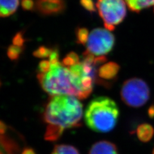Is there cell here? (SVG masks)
I'll return each instance as SVG.
<instances>
[{
	"mask_svg": "<svg viewBox=\"0 0 154 154\" xmlns=\"http://www.w3.org/2000/svg\"><path fill=\"white\" fill-rule=\"evenodd\" d=\"M83 116V105L74 96L62 94L51 96L43 114L47 124L45 139L55 141L66 129L79 127Z\"/></svg>",
	"mask_w": 154,
	"mask_h": 154,
	"instance_id": "cell-1",
	"label": "cell"
},
{
	"mask_svg": "<svg viewBox=\"0 0 154 154\" xmlns=\"http://www.w3.org/2000/svg\"><path fill=\"white\" fill-rule=\"evenodd\" d=\"M119 116V110L113 100L107 96H98L87 106L84 121L93 131L107 133L114 128Z\"/></svg>",
	"mask_w": 154,
	"mask_h": 154,
	"instance_id": "cell-2",
	"label": "cell"
},
{
	"mask_svg": "<svg viewBox=\"0 0 154 154\" xmlns=\"http://www.w3.org/2000/svg\"><path fill=\"white\" fill-rule=\"evenodd\" d=\"M37 80L42 89L51 96L67 94L81 100V95L72 83L70 72L61 62L51 64L50 71L38 73Z\"/></svg>",
	"mask_w": 154,
	"mask_h": 154,
	"instance_id": "cell-3",
	"label": "cell"
},
{
	"mask_svg": "<svg viewBox=\"0 0 154 154\" xmlns=\"http://www.w3.org/2000/svg\"><path fill=\"white\" fill-rule=\"evenodd\" d=\"M121 98L127 105L139 108L145 104L150 98V88L143 80L131 78L123 83L121 89Z\"/></svg>",
	"mask_w": 154,
	"mask_h": 154,
	"instance_id": "cell-4",
	"label": "cell"
},
{
	"mask_svg": "<svg viewBox=\"0 0 154 154\" xmlns=\"http://www.w3.org/2000/svg\"><path fill=\"white\" fill-rule=\"evenodd\" d=\"M96 7L105 29L109 31H113L127 15L125 0H97Z\"/></svg>",
	"mask_w": 154,
	"mask_h": 154,
	"instance_id": "cell-5",
	"label": "cell"
},
{
	"mask_svg": "<svg viewBox=\"0 0 154 154\" xmlns=\"http://www.w3.org/2000/svg\"><path fill=\"white\" fill-rule=\"evenodd\" d=\"M115 37L110 31L102 28L93 29L89 33L87 50L97 56H105L112 51Z\"/></svg>",
	"mask_w": 154,
	"mask_h": 154,
	"instance_id": "cell-6",
	"label": "cell"
},
{
	"mask_svg": "<svg viewBox=\"0 0 154 154\" xmlns=\"http://www.w3.org/2000/svg\"><path fill=\"white\" fill-rule=\"evenodd\" d=\"M35 10L42 16H57L66 9L64 0H35Z\"/></svg>",
	"mask_w": 154,
	"mask_h": 154,
	"instance_id": "cell-7",
	"label": "cell"
},
{
	"mask_svg": "<svg viewBox=\"0 0 154 154\" xmlns=\"http://www.w3.org/2000/svg\"><path fill=\"white\" fill-rule=\"evenodd\" d=\"M120 66L114 62H106L97 70V83L108 87V80H112L118 75Z\"/></svg>",
	"mask_w": 154,
	"mask_h": 154,
	"instance_id": "cell-8",
	"label": "cell"
},
{
	"mask_svg": "<svg viewBox=\"0 0 154 154\" xmlns=\"http://www.w3.org/2000/svg\"><path fill=\"white\" fill-rule=\"evenodd\" d=\"M89 154H119V153L114 143L107 141H101L91 146Z\"/></svg>",
	"mask_w": 154,
	"mask_h": 154,
	"instance_id": "cell-9",
	"label": "cell"
},
{
	"mask_svg": "<svg viewBox=\"0 0 154 154\" xmlns=\"http://www.w3.org/2000/svg\"><path fill=\"white\" fill-rule=\"evenodd\" d=\"M19 5V0H0V17H6L15 13Z\"/></svg>",
	"mask_w": 154,
	"mask_h": 154,
	"instance_id": "cell-10",
	"label": "cell"
},
{
	"mask_svg": "<svg viewBox=\"0 0 154 154\" xmlns=\"http://www.w3.org/2000/svg\"><path fill=\"white\" fill-rule=\"evenodd\" d=\"M138 139L143 143H147L152 139L154 135V128L151 125L143 123L139 125L136 130Z\"/></svg>",
	"mask_w": 154,
	"mask_h": 154,
	"instance_id": "cell-11",
	"label": "cell"
},
{
	"mask_svg": "<svg viewBox=\"0 0 154 154\" xmlns=\"http://www.w3.org/2000/svg\"><path fill=\"white\" fill-rule=\"evenodd\" d=\"M131 11L139 13L143 9L154 6V0H125Z\"/></svg>",
	"mask_w": 154,
	"mask_h": 154,
	"instance_id": "cell-12",
	"label": "cell"
},
{
	"mask_svg": "<svg viewBox=\"0 0 154 154\" xmlns=\"http://www.w3.org/2000/svg\"><path fill=\"white\" fill-rule=\"evenodd\" d=\"M51 154H80L79 150L68 144H57L54 148Z\"/></svg>",
	"mask_w": 154,
	"mask_h": 154,
	"instance_id": "cell-13",
	"label": "cell"
},
{
	"mask_svg": "<svg viewBox=\"0 0 154 154\" xmlns=\"http://www.w3.org/2000/svg\"><path fill=\"white\" fill-rule=\"evenodd\" d=\"M76 42L79 45H85L89 39V30L85 27H77L75 30Z\"/></svg>",
	"mask_w": 154,
	"mask_h": 154,
	"instance_id": "cell-14",
	"label": "cell"
},
{
	"mask_svg": "<svg viewBox=\"0 0 154 154\" xmlns=\"http://www.w3.org/2000/svg\"><path fill=\"white\" fill-rule=\"evenodd\" d=\"M25 50V46H17L15 45L9 46L7 54L8 57L12 60H17L21 57L23 51Z\"/></svg>",
	"mask_w": 154,
	"mask_h": 154,
	"instance_id": "cell-15",
	"label": "cell"
},
{
	"mask_svg": "<svg viewBox=\"0 0 154 154\" xmlns=\"http://www.w3.org/2000/svg\"><path fill=\"white\" fill-rule=\"evenodd\" d=\"M80 58L75 52L71 51L67 54L62 61V64L66 67H69L77 63H79Z\"/></svg>",
	"mask_w": 154,
	"mask_h": 154,
	"instance_id": "cell-16",
	"label": "cell"
},
{
	"mask_svg": "<svg viewBox=\"0 0 154 154\" xmlns=\"http://www.w3.org/2000/svg\"><path fill=\"white\" fill-rule=\"evenodd\" d=\"M52 51V48H49L45 46H41L33 51V55L36 58H39V59L49 58Z\"/></svg>",
	"mask_w": 154,
	"mask_h": 154,
	"instance_id": "cell-17",
	"label": "cell"
},
{
	"mask_svg": "<svg viewBox=\"0 0 154 154\" xmlns=\"http://www.w3.org/2000/svg\"><path fill=\"white\" fill-rule=\"evenodd\" d=\"M81 6L90 13L96 12V6L93 0H80Z\"/></svg>",
	"mask_w": 154,
	"mask_h": 154,
	"instance_id": "cell-18",
	"label": "cell"
},
{
	"mask_svg": "<svg viewBox=\"0 0 154 154\" xmlns=\"http://www.w3.org/2000/svg\"><path fill=\"white\" fill-rule=\"evenodd\" d=\"M25 41L26 39L24 37V33L22 31L17 32L12 39V43L14 45L20 47L25 46L24 44H25Z\"/></svg>",
	"mask_w": 154,
	"mask_h": 154,
	"instance_id": "cell-19",
	"label": "cell"
},
{
	"mask_svg": "<svg viewBox=\"0 0 154 154\" xmlns=\"http://www.w3.org/2000/svg\"><path fill=\"white\" fill-rule=\"evenodd\" d=\"M51 68V63L50 60H43L39 62L38 65V73H46L50 71Z\"/></svg>",
	"mask_w": 154,
	"mask_h": 154,
	"instance_id": "cell-20",
	"label": "cell"
},
{
	"mask_svg": "<svg viewBox=\"0 0 154 154\" xmlns=\"http://www.w3.org/2000/svg\"><path fill=\"white\" fill-rule=\"evenodd\" d=\"M21 5L25 11H32L35 9V2L33 0H21Z\"/></svg>",
	"mask_w": 154,
	"mask_h": 154,
	"instance_id": "cell-21",
	"label": "cell"
},
{
	"mask_svg": "<svg viewBox=\"0 0 154 154\" xmlns=\"http://www.w3.org/2000/svg\"><path fill=\"white\" fill-rule=\"evenodd\" d=\"M7 131V127L6 124L3 123V122L0 121V134L3 135L5 134V132Z\"/></svg>",
	"mask_w": 154,
	"mask_h": 154,
	"instance_id": "cell-22",
	"label": "cell"
},
{
	"mask_svg": "<svg viewBox=\"0 0 154 154\" xmlns=\"http://www.w3.org/2000/svg\"><path fill=\"white\" fill-rule=\"evenodd\" d=\"M148 116L150 118H154V105H152L148 110Z\"/></svg>",
	"mask_w": 154,
	"mask_h": 154,
	"instance_id": "cell-23",
	"label": "cell"
},
{
	"mask_svg": "<svg viewBox=\"0 0 154 154\" xmlns=\"http://www.w3.org/2000/svg\"><path fill=\"white\" fill-rule=\"evenodd\" d=\"M21 154H37L33 150V149L31 148H26L24 149V150L22 152Z\"/></svg>",
	"mask_w": 154,
	"mask_h": 154,
	"instance_id": "cell-24",
	"label": "cell"
},
{
	"mask_svg": "<svg viewBox=\"0 0 154 154\" xmlns=\"http://www.w3.org/2000/svg\"><path fill=\"white\" fill-rule=\"evenodd\" d=\"M152 154H154V148L153 149V150H152Z\"/></svg>",
	"mask_w": 154,
	"mask_h": 154,
	"instance_id": "cell-25",
	"label": "cell"
},
{
	"mask_svg": "<svg viewBox=\"0 0 154 154\" xmlns=\"http://www.w3.org/2000/svg\"><path fill=\"white\" fill-rule=\"evenodd\" d=\"M0 154H2V153H0Z\"/></svg>",
	"mask_w": 154,
	"mask_h": 154,
	"instance_id": "cell-26",
	"label": "cell"
},
{
	"mask_svg": "<svg viewBox=\"0 0 154 154\" xmlns=\"http://www.w3.org/2000/svg\"><path fill=\"white\" fill-rule=\"evenodd\" d=\"M0 85H1V84H0Z\"/></svg>",
	"mask_w": 154,
	"mask_h": 154,
	"instance_id": "cell-27",
	"label": "cell"
}]
</instances>
